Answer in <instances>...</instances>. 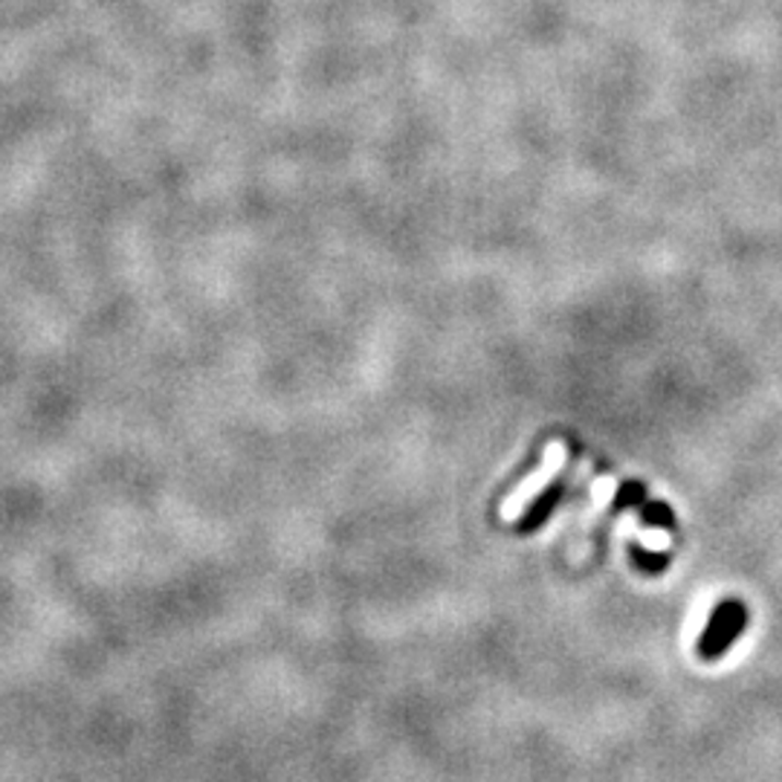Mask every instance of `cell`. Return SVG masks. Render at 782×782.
Wrapping results in <instances>:
<instances>
[{
	"label": "cell",
	"mask_w": 782,
	"mask_h": 782,
	"mask_svg": "<svg viewBox=\"0 0 782 782\" xmlns=\"http://www.w3.org/2000/svg\"><path fill=\"white\" fill-rule=\"evenodd\" d=\"M748 626V608L739 600H722L713 615H710L708 626L699 638V657L701 661H719L724 652L731 650L733 643L739 641L742 632Z\"/></svg>",
	"instance_id": "cell-1"
},
{
	"label": "cell",
	"mask_w": 782,
	"mask_h": 782,
	"mask_svg": "<svg viewBox=\"0 0 782 782\" xmlns=\"http://www.w3.org/2000/svg\"><path fill=\"white\" fill-rule=\"evenodd\" d=\"M566 458H568V450H566V443L562 441H550L548 447H545V452H542V464L540 470L528 478V482H522L517 487V490L510 493V499L505 501V508H501V517L508 519V522H517L519 517H522L524 510L531 508V501L536 499V496H542V493L548 490L550 482L557 478L559 470H562V464H566Z\"/></svg>",
	"instance_id": "cell-2"
},
{
	"label": "cell",
	"mask_w": 782,
	"mask_h": 782,
	"mask_svg": "<svg viewBox=\"0 0 782 782\" xmlns=\"http://www.w3.org/2000/svg\"><path fill=\"white\" fill-rule=\"evenodd\" d=\"M615 493H617V482L615 478H608V475H603L594 487H591V510H589V517H597L600 510L606 508L608 501L615 499Z\"/></svg>",
	"instance_id": "cell-3"
}]
</instances>
